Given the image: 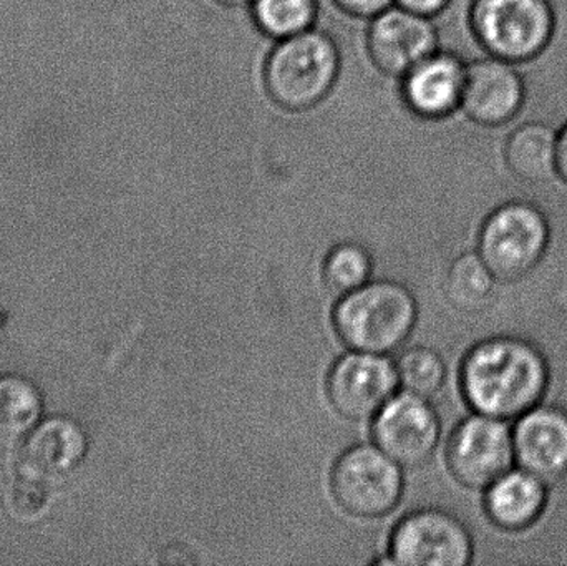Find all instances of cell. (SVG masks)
Returning <instances> with one entry per match:
<instances>
[{
    "instance_id": "1",
    "label": "cell",
    "mask_w": 567,
    "mask_h": 566,
    "mask_svg": "<svg viewBox=\"0 0 567 566\" xmlns=\"http://www.w3.org/2000/svg\"><path fill=\"white\" fill-rule=\"evenodd\" d=\"M463 395L476 414L522 418L536 408L548 388V364L542 352L516 338L480 342L463 359Z\"/></svg>"
},
{
    "instance_id": "2",
    "label": "cell",
    "mask_w": 567,
    "mask_h": 566,
    "mask_svg": "<svg viewBox=\"0 0 567 566\" xmlns=\"http://www.w3.org/2000/svg\"><path fill=\"white\" fill-rule=\"evenodd\" d=\"M419 321V301L403 282L377 279L342 296L332 311L337 338L350 351L386 356L402 349Z\"/></svg>"
},
{
    "instance_id": "3",
    "label": "cell",
    "mask_w": 567,
    "mask_h": 566,
    "mask_svg": "<svg viewBox=\"0 0 567 566\" xmlns=\"http://www.w3.org/2000/svg\"><path fill=\"white\" fill-rule=\"evenodd\" d=\"M475 0H450V6L436 17L440 50L455 53L465 62L488 55L480 43L472 23ZM316 29L326 32L339 47L340 80L365 85L380 73L369 49V22L343 10L336 0H317Z\"/></svg>"
},
{
    "instance_id": "4",
    "label": "cell",
    "mask_w": 567,
    "mask_h": 566,
    "mask_svg": "<svg viewBox=\"0 0 567 566\" xmlns=\"http://www.w3.org/2000/svg\"><path fill=\"white\" fill-rule=\"evenodd\" d=\"M340 66L339 47L313 27L275 43L266 63V83L279 105L300 112L332 93Z\"/></svg>"
},
{
    "instance_id": "5",
    "label": "cell",
    "mask_w": 567,
    "mask_h": 566,
    "mask_svg": "<svg viewBox=\"0 0 567 566\" xmlns=\"http://www.w3.org/2000/svg\"><path fill=\"white\" fill-rule=\"evenodd\" d=\"M549 233L548 216L538 206L503 203L480 226L478 253L498 281H518L542 261Z\"/></svg>"
},
{
    "instance_id": "6",
    "label": "cell",
    "mask_w": 567,
    "mask_h": 566,
    "mask_svg": "<svg viewBox=\"0 0 567 566\" xmlns=\"http://www.w3.org/2000/svg\"><path fill=\"white\" fill-rule=\"evenodd\" d=\"M402 469L379 445H352L333 462L330 492L337 505L352 517H386L402 502Z\"/></svg>"
},
{
    "instance_id": "7",
    "label": "cell",
    "mask_w": 567,
    "mask_h": 566,
    "mask_svg": "<svg viewBox=\"0 0 567 566\" xmlns=\"http://www.w3.org/2000/svg\"><path fill=\"white\" fill-rule=\"evenodd\" d=\"M472 23L488 55L518 63L545 49L555 16L549 0H475Z\"/></svg>"
},
{
    "instance_id": "8",
    "label": "cell",
    "mask_w": 567,
    "mask_h": 566,
    "mask_svg": "<svg viewBox=\"0 0 567 566\" xmlns=\"http://www.w3.org/2000/svg\"><path fill=\"white\" fill-rule=\"evenodd\" d=\"M473 538L466 525L442 508L410 512L393 528L386 562L405 566H466Z\"/></svg>"
},
{
    "instance_id": "9",
    "label": "cell",
    "mask_w": 567,
    "mask_h": 566,
    "mask_svg": "<svg viewBox=\"0 0 567 566\" xmlns=\"http://www.w3.org/2000/svg\"><path fill=\"white\" fill-rule=\"evenodd\" d=\"M515 461V442L502 419L476 414L456 425L446 445L450 474L466 488H488Z\"/></svg>"
},
{
    "instance_id": "10",
    "label": "cell",
    "mask_w": 567,
    "mask_h": 566,
    "mask_svg": "<svg viewBox=\"0 0 567 566\" xmlns=\"http://www.w3.org/2000/svg\"><path fill=\"white\" fill-rule=\"evenodd\" d=\"M440 438L439 412L429 399L412 392L393 395L373 418V444L410 471L432 461Z\"/></svg>"
},
{
    "instance_id": "11",
    "label": "cell",
    "mask_w": 567,
    "mask_h": 566,
    "mask_svg": "<svg viewBox=\"0 0 567 566\" xmlns=\"http://www.w3.org/2000/svg\"><path fill=\"white\" fill-rule=\"evenodd\" d=\"M395 362L385 356L350 351L327 372L326 394L337 414L347 421H370L396 394Z\"/></svg>"
},
{
    "instance_id": "12",
    "label": "cell",
    "mask_w": 567,
    "mask_h": 566,
    "mask_svg": "<svg viewBox=\"0 0 567 566\" xmlns=\"http://www.w3.org/2000/svg\"><path fill=\"white\" fill-rule=\"evenodd\" d=\"M369 49L380 70L402 79L440 50L435 20L393 3L369 22Z\"/></svg>"
},
{
    "instance_id": "13",
    "label": "cell",
    "mask_w": 567,
    "mask_h": 566,
    "mask_svg": "<svg viewBox=\"0 0 567 566\" xmlns=\"http://www.w3.org/2000/svg\"><path fill=\"white\" fill-rule=\"evenodd\" d=\"M89 449L85 431L65 415L43 419L20 445L17 472L23 481L53 485L82 464Z\"/></svg>"
},
{
    "instance_id": "14",
    "label": "cell",
    "mask_w": 567,
    "mask_h": 566,
    "mask_svg": "<svg viewBox=\"0 0 567 566\" xmlns=\"http://www.w3.org/2000/svg\"><path fill=\"white\" fill-rule=\"evenodd\" d=\"M525 92V80L516 63L493 55L466 62L462 109L476 122H508L522 109Z\"/></svg>"
},
{
    "instance_id": "15",
    "label": "cell",
    "mask_w": 567,
    "mask_h": 566,
    "mask_svg": "<svg viewBox=\"0 0 567 566\" xmlns=\"http://www.w3.org/2000/svg\"><path fill=\"white\" fill-rule=\"evenodd\" d=\"M515 461L545 485L567 478V412L561 409H532L516 425Z\"/></svg>"
},
{
    "instance_id": "16",
    "label": "cell",
    "mask_w": 567,
    "mask_h": 566,
    "mask_svg": "<svg viewBox=\"0 0 567 566\" xmlns=\"http://www.w3.org/2000/svg\"><path fill=\"white\" fill-rule=\"evenodd\" d=\"M465 75V60L439 50L402 76L403 99L419 115H450L462 106Z\"/></svg>"
},
{
    "instance_id": "17",
    "label": "cell",
    "mask_w": 567,
    "mask_h": 566,
    "mask_svg": "<svg viewBox=\"0 0 567 566\" xmlns=\"http://www.w3.org/2000/svg\"><path fill=\"white\" fill-rule=\"evenodd\" d=\"M546 507V487L535 475L509 471L486 488L485 511L503 531L532 527Z\"/></svg>"
},
{
    "instance_id": "18",
    "label": "cell",
    "mask_w": 567,
    "mask_h": 566,
    "mask_svg": "<svg viewBox=\"0 0 567 566\" xmlns=\"http://www.w3.org/2000/svg\"><path fill=\"white\" fill-rule=\"evenodd\" d=\"M561 130L546 122H525L513 130L506 159L518 178L549 182L558 175V138Z\"/></svg>"
},
{
    "instance_id": "19",
    "label": "cell",
    "mask_w": 567,
    "mask_h": 566,
    "mask_svg": "<svg viewBox=\"0 0 567 566\" xmlns=\"http://www.w3.org/2000/svg\"><path fill=\"white\" fill-rule=\"evenodd\" d=\"M39 389L22 375H0V447L19 444L42 414Z\"/></svg>"
},
{
    "instance_id": "20",
    "label": "cell",
    "mask_w": 567,
    "mask_h": 566,
    "mask_svg": "<svg viewBox=\"0 0 567 566\" xmlns=\"http://www.w3.org/2000/svg\"><path fill=\"white\" fill-rule=\"evenodd\" d=\"M496 281L480 253H465L446 271L445 296L458 311L478 315L492 305Z\"/></svg>"
},
{
    "instance_id": "21",
    "label": "cell",
    "mask_w": 567,
    "mask_h": 566,
    "mask_svg": "<svg viewBox=\"0 0 567 566\" xmlns=\"http://www.w3.org/2000/svg\"><path fill=\"white\" fill-rule=\"evenodd\" d=\"M373 258L365 246L342 241L327 253L322 263V281L330 295L342 298L370 281Z\"/></svg>"
},
{
    "instance_id": "22",
    "label": "cell",
    "mask_w": 567,
    "mask_h": 566,
    "mask_svg": "<svg viewBox=\"0 0 567 566\" xmlns=\"http://www.w3.org/2000/svg\"><path fill=\"white\" fill-rule=\"evenodd\" d=\"M399 384L412 394L433 398L446 381V364L435 349L412 346L400 352L395 361Z\"/></svg>"
},
{
    "instance_id": "23",
    "label": "cell",
    "mask_w": 567,
    "mask_h": 566,
    "mask_svg": "<svg viewBox=\"0 0 567 566\" xmlns=\"http://www.w3.org/2000/svg\"><path fill=\"white\" fill-rule=\"evenodd\" d=\"M251 9L258 25L276 40L313 29L319 13L317 0H255Z\"/></svg>"
},
{
    "instance_id": "24",
    "label": "cell",
    "mask_w": 567,
    "mask_h": 566,
    "mask_svg": "<svg viewBox=\"0 0 567 566\" xmlns=\"http://www.w3.org/2000/svg\"><path fill=\"white\" fill-rule=\"evenodd\" d=\"M49 501L47 485L37 484V482L23 481L17 482L12 494L13 511L19 517L32 521L37 515L42 514Z\"/></svg>"
},
{
    "instance_id": "25",
    "label": "cell",
    "mask_w": 567,
    "mask_h": 566,
    "mask_svg": "<svg viewBox=\"0 0 567 566\" xmlns=\"http://www.w3.org/2000/svg\"><path fill=\"white\" fill-rule=\"evenodd\" d=\"M343 10L352 13V16L362 17L370 20L382 10L389 9L396 0H336Z\"/></svg>"
},
{
    "instance_id": "26",
    "label": "cell",
    "mask_w": 567,
    "mask_h": 566,
    "mask_svg": "<svg viewBox=\"0 0 567 566\" xmlns=\"http://www.w3.org/2000/svg\"><path fill=\"white\" fill-rule=\"evenodd\" d=\"M396 3L420 16L436 19L450 6V0H396Z\"/></svg>"
},
{
    "instance_id": "27",
    "label": "cell",
    "mask_w": 567,
    "mask_h": 566,
    "mask_svg": "<svg viewBox=\"0 0 567 566\" xmlns=\"http://www.w3.org/2000/svg\"><path fill=\"white\" fill-rule=\"evenodd\" d=\"M558 169L559 175L567 179V123L559 132L558 138Z\"/></svg>"
},
{
    "instance_id": "28",
    "label": "cell",
    "mask_w": 567,
    "mask_h": 566,
    "mask_svg": "<svg viewBox=\"0 0 567 566\" xmlns=\"http://www.w3.org/2000/svg\"><path fill=\"white\" fill-rule=\"evenodd\" d=\"M221 2L231 7H251L255 0H221Z\"/></svg>"
}]
</instances>
